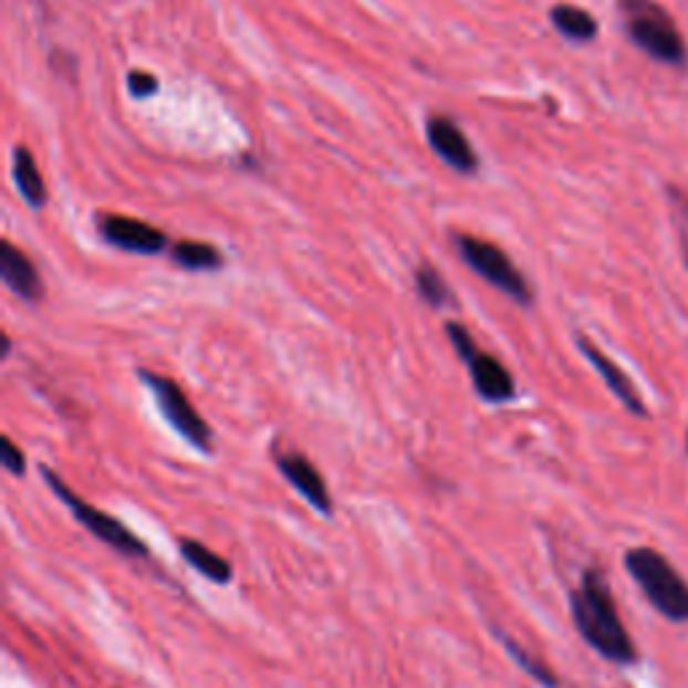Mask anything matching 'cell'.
<instances>
[{
    "label": "cell",
    "mask_w": 688,
    "mask_h": 688,
    "mask_svg": "<svg viewBox=\"0 0 688 688\" xmlns=\"http://www.w3.org/2000/svg\"><path fill=\"white\" fill-rule=\"evenodd\" d=\"M571 616L578 635L590 648L613 665H635L637 650L629 640L627 627L618 616L608 581L590 567L581 575V584L571 592Z\"/></svg>",
    "instance_id": "6da1fadb"
},
{
    "label": "cell",
    "mask_w": 688,
    "mask_h": 688,
    "mask_svg": "<svg viewBox=\"0 0 688 688\" xmlns=\"http://www.w3.org/2000/svg\"><path fill=\"white\" fill-rule=\"evenodd\" d=\"M624 565L643 594L667 622H688V584L656 549L637 546L624 554Z\"/></svg>",
    "instance_id": "7a4b0ae2"
},
{
    "label": "cell",
    "mask_w": 688,
    "mask_h": 688,
    "mask_svg": "<svg viewBox=\"0 0 688 688\" xmlns=\"http://www.w3.org/2000/svg\"><path fill=\"white\" fill-rule=\"evenodd\" d=\"M137 379L152 393L159 415L165 417V423L170 425L180 439L202 455L216 452V434H212L205 417L186 398L184 387L175 383L173 377H167V374L152 372V368H137Z\"/></svg>",
    "instance_id": "3957f363"
},
{
    "label": "cell",
    "mask_w": 688,
    "mask_h": 688,
    "mask_svg": "<svg viewBox=\"0 0 688 688\" xmlns=\"http://www.w3.org/2000/svg\"><path fill=\"white\" fill-rule=\"evenodd\" d=\"M41 479L46 481V487L54 492V498H58L62 505H67V511H71L73 519H76L86 533L95 535L100 543L111 546L114 552L129 556V560H148L152 552H148L146 543H143L127 524L118 522L116 517L105 514V511H100L97 505L86 503L84 498H79L76 492L58 477V471H52L49 466H41Z\"/></svg>",
    "instance_id": "277c9868"
},
{
    "label": "cell",
    "mask_w": 688,
    "mask_h": 688,
    "mask_svg": "<svg viewBox=\"0 0 688 688\" xmlns=\"http://www.w3.org/2000/svg\"><path fill=\"white\" fill-rule=\"evenodd\" d=\"M447 331V340L452 344V350L458 353V358L466 364L468 374H471V385L477 390V396L484 404H509L517 398V383L511 377V372L505 368L503 361L498 355L484 353L473 340L471 331L458 321L444 323Z\"/></svg>",
    "instance_id": "5b68a950"
},
{
    "label": "cell",
    "mask_w": 688,
    "mask_h": 688,
    "mask_svg": "<svg viewBox=\"0 0 688 688\" xmlns=\"http://www.w3.org/2000/svg\"><path fill=\"white\" fill-rule=\"evenodd\" d=\"M455 248H458L460 259L466 261L471 272H477L481 280L496 285L511 302L522 306L533 304V288H530L524 274L514 267V261L509 259L503 248L473 234H455Z\"/></svg>",
    "instance_id": "8992f818"
},
{
    "label": "cell",
    "mask_w": 688,
    "mask_h": 688,
    "mask_svg": "<svg viewBox=\"0 0 688 688\" xmlns=\"http://www.w3.org/2000/svg\"><path fill=\"white\" fill-rule=\"evenodd\" d=\"M627 20L629 39L650 54L654 60L669 62V65H680L686 58L684 39L678 30L673 28L669 17L654 0H618Z\"/></svg>",
    "instance_id": "52a82bcc"
},
{
    "label": "cell",
    "mask_w": 688,
    "mask_h": 688,
    "mask_svg": "<svg viewBox=\"0 0 688 688\" xmlns=\"http://www.w3.org/2000/svg\"><path fill=\"white\" fill-rule=\"evenodd\" d=\"M97 229L108 246L137 256H159L167 248V234L140 218L118 216V212H100Z\"/></svg>",
    "instance_id": "ba28073f"
},
{
    "label": "cell",
    "mask_w": 688,
    "mask_h": 688,
    "mask_svg": "<svg viewBox=\"0 0 688 688\" xmlns=\"http://www.w3.org/2000/svg\"><path fill=\"white\" fill-rule=\"evenodd\" d=\"M274 466L288 479V484L302 496L317 514H334V500H331L329 484L323 473L312 466V460L302 452H274Z\"/></svg>",
    "instance_id": "9c48e42d"
},
{
    "label": "cell",
    "mask_w": 688,
    "mask_h": 688,
    "mask_svg": "<svg viewBox=\"0 0 688 688\" xmlns=\"http://www.w3.org/2000/svg\"><path fill=\"white\" fill-rule=\"evenodd\" d=\"M428 143L436 152V156L447 161L452 170H458L462 175H471L479 170L477 152H473L468 137L462 135V129L452 122V118L430 116L428 118Z\"/></svg>",
    "instance_id": "30bf717a"
},
{
    "label": "cell",
    "mask_w": 688,
    "mask_h": 688,
    "mask_svg": "<svg viewBox=\"0 0 688 688\" xmlns=\"http://www.w3.org/2000/svg\"><path fill=\"white\" fill-rule=\"evenodd\" d=\"M575 344H578L581 355H584V358L590 361V366L594 368V372H597L600 377H603L605 387H608L613 396H616L618 402H622L624 409L632 411V415H637V417H648L646 404H643L640 393H637V387L632 385V379L627 377V374H624L622 368L613 364L608 355H605L603 350L597 347V344H592L590 340H586V336H578V340H575Z\"/></svg>",
    "instance_id": "8fae6325"
},
{
    "label": "cell",
    "mask_w": 688,
    "mask_h": 688,
    "mask_svg": "<svg viewBox=\"0 0 688 688\" xmlns=\"http://www.w3.org/2000/svg\"><path fill=\"white\" fill-rule=\"evenodd\" d=\"M0 278H3L6 288L24 302H41L43 299V283L41 274L28 253H22L14 242H0Z\"/></svg>",
    "instance_id": "7c38bea8"
},
{
    "label": "cell",
    "mask_w": 688,
    "mask_h": 688,
    "mask_svg": "<svg viewBox=\"0 0 688 688\" xmlns=\"http://www.w3.org/2000/svg\"><path fill=\"white\" fill-rule=\"evenodd\" d=\"M178 546H180V556H184V562L191 567V571H197L202 578H208L218 586L231 584L234 571H231V562L227 560V556L216 554L212 549L205 546V543L194 541V538H180Z\"/></svg>",
    "instance_id": "4fadbf2b"
},
{
    "label": "cell",
    "mask_w": 688,
    "mask_h": 688,
    "mask_svg": "<svg viewBox=\"0 0 688 688\" xmlns=\"http://www.w3.org/2000/svg\"><path fill=\"white\" fill-rule=\"evenodd\" d=\"M11 173H14V184H17V189H20L24 202H28L33 210H41L43 205H46L49 194H46V184H43V178L39 173V165H35L33 154H30L28 146L14 148V167H11Z\"/></svg>",
    "instance_id": "5bb4252c"
},
{
    "label": "cell",
    "mask_w": 688,
    "mask_h": 688,
    "mask_svg": "<svg viewBox=\"0 0 688 688\" xmlns=\"http://www.w3.org/2000/svg\"><path fill=\"white\" fill-rule=\"evenodd\" d=\"M173 261L180 269H189V272H216L223 267L221 250L210 242L199 240H180L173 246Z\"/></svg>",
    "instance_id": "9a60e30c"
},
{
    "label": "cell",
    "mask_w": 688,
    "mask_h": 688,
    "mask_svg": "<svg viewBox=\"0 0 688 688\" xmlns=\"http://www.w3.org/2000/svg\"><path fill=\"white\" fill-rule=\"evenodd\" d=\"M552 22H554V28L571 41L584 43L597 35V22H594V17L590 14V11L578 9V6H567V3L554 6Z\"/></svg>",
    "instance_id": "2e32d148"
},
{
    "label": "cell",
    "mask_w": 688,
    "mask_h": 688,
    "mask_svg": "<svg viewBox=\"0 0 688 688\" xmlns=\"http://www.w3.org/2000/svg\"><path fill=\"white\" fill-rule=\"evenodd\" d=\"M415 285L420 299L434 310H444L455 302L452 288L447 285V280L441 278V272L434 264H420V269L415 272Z\"/></svg>",
    "instance_id": "e0dca14e"
},
{
    "label": "cell",
    "mask_w": 688,
    "mask_h": 688,
    "mask_svg": "<svg viewBox=\"0 0 688 688\" xmlns=\"http://www.w3.org/2000/svg\"><path fill=\"white\" fill-rule=\"evenodd\" d=\"M498 635H500V643H503L505 650H509V654H511V659H514L517 665L530 675V678H535L538 684L546 686V688H560V684H556V680H554L552 669H546V667L541 665V661L533 659V656H530L528 650L519 646V643L511 640L509 635H503V632H498Z\"/></svg>",
    "instance_id": "ac0fdd59"
},
{
    "label": "cell",
    "mask_w": 688,
    "mask_h": 688,
    "mask_svg": "<svg viewBox=\"0 0 688 688\" xmlns=\"http://www.w3.org/2000/svg\"><path fill=\"white\" fill-rule=\"evenodd\" d=\"M669 199H673V216H675V229H678L680 253H684V261L688 267V197L684 191H673L669 194Z\"/></svg>",
    "instance_id": "d6986e66"
},
{
    "label": "cell",
    "mask_w": 688,
    "mask_h": 688,
    "mask_svg": "<svg viewBox=\"0 0 688 688\" xmlns=\"http://www.w3.org/2000/svg\"><path fill=\"white\" fill-rule=\"evenodd\" d=\"M0 462H3V468L11 477H24V471H28V458H24L22 449L9 436L0 439Z\"/></svg>",
    "instance_id": "ffe728a7"
},
{
    "label": "cell",
    "mask_w": 688,
    "mask_h": 688,
    "mask_svg": "<svg viewBox=\"0 0 688 688\" xmlns=\"http://www.w3.org/2000/svg\"><path fill=\"white\" fill-rule=\"evenodd\" d=\"M127 90L135 100H146V97L156 95V90H159V81H156V76H152V73H146V71H133L127 76Z\"/></svg>",
    "instance_id": "44dd1931"
}]
</instances>
